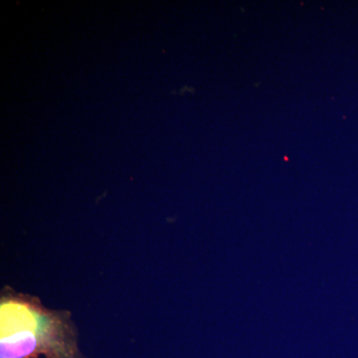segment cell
I'll use <instances>...</instances> for the list:
<instances>
[{"instance_id":"cell-1","label":"cell","mask_w":358,"mask_h":358,"mask_svg":"<svg viewBox=\"0 0 358 358\" xmlns=\"http://www.w3.org/2000/svg\"><path fill=\"white\" fill-rule=\"evenodd\" d=\"M84 358L67 310L6 288L0 296V358Z\"/></svg>"}]
</instances>
